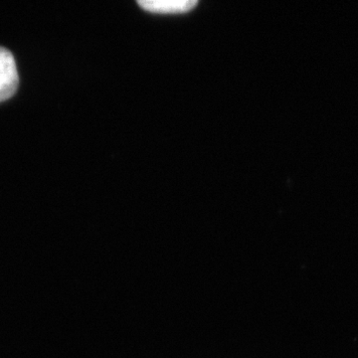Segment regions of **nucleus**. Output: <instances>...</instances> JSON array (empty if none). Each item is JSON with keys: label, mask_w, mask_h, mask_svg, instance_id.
Listing matches in <instances>:
<instances>
[{"label": "nucleus", "mask_w": 358, "mask_h": 358, "mask_svg": "<svg viewBox=\"0 0 358 358\" xmlns=\"http://www.w3.org/2000/svg\"><path fill=\"white\" fill-rule=\"evenodd\" d=\"M145 10L160 13H186L199 3L197 0H138Z\"/></svg>", "instance_id": "obj_2"}, {"label": "nucleus", "mask_w": 358, "mask_h": 358, "mask_svg": "<svg viewBox=\"0 0 358 358\" xmlns=\"http://www.w3.org/2000/svg\"><path fill=\"white\" fill-rule=\"evenodd\" d=\"M17 67L13 53L4 47H0V102L7 100L17 90Z\"/></svg>", "instance_id": "obj_1"}]
</instances>
